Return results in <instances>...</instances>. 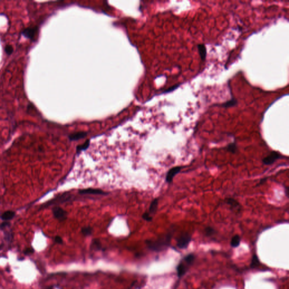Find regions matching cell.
Here are the masks:
<instances>
[{"mask_svg":"<svg viewBox=\"0 0 289 289\" xmlns=\"http://www.w3.org/2000/svg\"><path fill=\"white\" fill-rule=\"evenodd\" d=\"M79 193L81 194H101V195L107 194V193L103 192L102 190L98 189H93V188L81 189L79 190Z\"/></svg>","mask_w":289,"mask_h":289,"instance_id":"10","label":"cell"},{"mask_svg":"<svg viewBox=\"0 0 289 289\" xmlns=\"http://www.w3.org/2000/svg\"><path fill=\"white\" fill-rule=\"evenodd\" d=\"M38 32V27L37 26L30 27L24 29L22 31V34L24 37L34 40Z\"/></svg>","mask_w":289,"mask_h":289,"instance_id":"6","label":"cell"},{"mask_svg":"<svg viewBox=\"0 0 289 289\" xmlns=\"http://www.w3.org/2000/svg\"><path fill=\"white\" fill-rule=\"evenodd\" d=\"M34 252V250L32 248H27L24 251V253L26 255H30L31 254H33Z\"/></svg>","mask_w":289,"mask_h":289,"instance_id":"26","label":"cell"},{"mask_svg":"<svg viewBox=\"0 0 289 289\" xmlns=\"http://www.w3.org/2000/svg\"><path fill=\"white\" fill-rule=\"evenodd\" d=\"M5 52L6 54L8 55H11L12 53L14 52V49L13 47L10 45H6L5 47Z\"/></svg>","mask_w":289,"mask_h":289,"instance_id":"22","label":"cell"},{"mask_svg":"<svg viewBox=\"0 0 289 289\" xmlns=\"http://www.w3.org/2000/svg\"><path fill=\"white\" fill-rule=\"evenodd\" d=\"M92 246H93V249H96V250L100 249L101 244H100L99 241L97 240H93V242L92 243Z\"/></svg>","mask_w":289,"mask_h":289,"instance_id":"23","label":"cell"},{"mask_svg":"<svg viewBox=\"0 0 289 289\" xmlns=\"http://www.w3.org/2000/svg\"><path fill=\"white\" fill-rule=\"evenodd\" d=\"M52 212L54 218L60 222H63L67 219V212L60 207H54L52 210Z\"/></svg>","mask_w":289,"mask_h":289,"instance_id":"7","label":"cell"},{"mask_svg":"<svg viewBox=\"0 0 289 289\" xmlns=\"http://www.w3.org/2000/svg\"><path fill=\"white\" fill-rule=\"evenodd\" d=\"M225 202L228 205H229L232 210L234 211V212H238V213L240 212L241 210V206L240 203L236 199L232 198H228L225 199Z\"/></svg>","mask_w":289,"mask_h":289,"instance_id":"9","label":"cell"},{"mask_svg":"<svg viewBox=\"0 0 289 289\" xmlns=\"http://www.w3.org/2000/svg\"><path fill=\"white\" fill-rule=\"evenodd\" d=\"M53 289V287H49V288H48V289Z\"/></svg>","mask_w":289,"mask_h":289,"instance_id":"28","label":"cell"},{"mask_svg":"<svg viewBox=\"0 0 289 289\" xmlns=\"http://www.w3.org/2000/svg\"><path fill=\"white\" fill-rule=\"evenodd\" d=\"M55 242L57 243V244H62L63 243V240L62 238L60 236H56L55 237Z\"/></svg>","mask_w":289,"mask_h":289,"instance_id":"27","label":"cell"},{"mask_svg":"<svg viewBox=\"0 0 289 289\" xmlns=\"http://www.w3.org/2000/svg\"><path fill=\"white\" fill-rule=\"evenodd\" d=\"M197 47H198V52H199V56H200L201 60L203 61L206 60L207 56V49L206 46L203 44H200L197 45Z\"/></svg>","mask_w":289,"mask_h":289,"instance_id":"12","label":"cell"},{"mask_svg":"<svg viewBox=\"0 0 289 289\" xmlns=\"http://www.w3.org/2000/svg\"><path fill=\"white\" fill-rule=\"evenodd\" d=\"M81 233L84 236H89L92 233V228L89 226L84 227L81 229Z\"/></svg>","mask_w":289,"mask_h":289,"instance_id":"20","label":"cell"},{"mask_svg":"<svg viewBox=\"0 0 289 289\" xmlns=\"http://www.w3.org/2000/svg\"><path fill=\"white\" fill-rule=\"evenodd\" d=\"M143 218L144 220H146L147 222H151L153 219V218L151 216V215L148 212L144 213L143 214Z\"/></svg>","mask_w":289,"mask_h":289,"instance_id":"24","label":"cell"},{"mask_svg":"<svg viewBox=\"0 0 289 289\" xmlns=\"http://www.w3.org/2000/svg\"><path fill=\"white\" fill-rule=\"evenodd\" d=\"M240 237L238 235H235L233 236L230 241V246L232 247L236 248L238 247L240 244Z\"/></svg>","mask_w":289,"mask_h":289,"instance_id":"15","label":"cell"},{"mask_svg":"<svg viewBox=\"0 0 289 289\" xmlns=\"http://www.w3.org/2000/svg\"><path fill=\"white\" fill-rule=\"evenodd\" d=\"M10 226V223L9 222H3L2 224H0V229L1 230H5V229L9 228Z\"/></svg>","mask_w":289,"mask_h":289,"instance_id":"25","label":"cell"},{"mask_svg":"<svg viewBox=\"0 0 289 289\" xmlns=\"http://www.w3.org/2000/svg\"><path fill=\"white\" fill-rule=\"evenodd\" d=\"M71 197H72L71 194H68L67 193H64V194H62V195H60V196L57 197L56 198H55L54 199L50 200L49 202H48L47 203H45L44 204L42 205V208H46V207H47L52 206V205L55 204L63 203V202H67V200H69L70 199H71Z\"/></svg>","mask_w":289,"mask_h":289,"instance_id":"4","label":"cell"},{"mask_svg":"<svg viewBox=\"0 0 289 289\" xmlns=\"http://www.w3.org/2000/svg\"><path fill=\"white\" fill-rule=\"evenodd\" d=\"M281 158H284V156L281 155L280 153L278 151H273L267 157L264 158L262 161L264 164L269 165L272 164L277 160Z\"/></svg>","mask_w":289,"mask_h":289,"instance_id":"5","label":"cell"},{"mask_svg":"<svg viewBox=\"0 0 289 289\" xmlns=\"http://www.w3.org/2000/svg\"><path fill=\"white\" fill-rule=\"evenodd\" d=\"M195 258V255L193 254H189L184 257V259L177 267V273L179 277L183 276L186 273L189 267L194 262Z\"/></svg>","mask_w":289,"mask_h":289,"instance_id":"2","label":"cell"},{"mask_svg":"<svg viewBox=\"0 0 289 289\" xmlns=\"http://www.w3.org/2000/svg\"><path fill=\"white\" fill-rule=\"evenodd\" d=\"M15 216V212L12 211H8L4 212L1 216V219L5 222L10 220Z\"/></svg>","mask_w":289,"mask_h":289,"instance_id":"13","label":"cell"},{"mask_svg":"<svg viewBox=\"0 0 289 289\" xmlns=\"http://www.w3.org/2000/svg\"><path fill=\"white\" fill-rule=\"evenodd\" d=\"M259 264H260V261H259V258H258V256L256 255V254H254V255L252 256V258L251 263L250 267L252 268H255L258 267Z\"/></svg>","mask_w":289,"mask_h":289,"instance_id":"18","label":"cell"},{"mask_svg":"<svg viewBox=\"0 0 289 289\" xmlns=\"http://www.w3.org/2000/svg\"><path fill=\"white\" fill-rule=\"evenodd\" d=\"M182 168L183 167L176 166L169 169L168 172L167 173V175L165 176V181L167 183H169V184L171 183L174 177L175 176L177 173L180 172Z\"/></svg>","mask_w":289,"mask_h":289,"instance_id":"8","label":"cell"},{"mask_svg":"<svg viewBox=\"0 0 289 289\" xmlns=\"http://www.w3.org/2000/svg\"><path fill=\"white\" fill-rule=\"evenodd\" d=\"M192 240V236L188 233L181 234L177 240V246L180 249H185Z\"/></svg>","mask_w":289,"mask_h":289,"instance_id":"3","label":"cell"},{"mask_svg":"<svg viewBox=\"0 0 289 289\" xmlns=\"http://www.w3.org/2000/svg\"><path fill=\"white\" fill-rule=\"evenodd\" d=\"M238 149L237 143L234 141L233 143H230L229 145L226 146V150L232 154H235Z\"/></svg>","mask_w":289,"mask_h":289,"instance_id":"16","label":"cell"},{"mask_svg":"<svg viewBox=\"0 0 289 289\" xmlns=\"http://www.w3.org/2000/svg\"><path fill=\"white\" fill-rule=\"evenodd\" d=\"M158 206V199L157 198L154 199L152 202L150 204V207H149V214L154 215L155 214L156 211L157 210Z\"/></svg>","mask_w":289,"mask_h":289,"instance_id":"14","label":"cell"},{"mask_svg":"<svg viewBox=\"0 0 289 289\" xmlns=\"http://www.w3.org/2000/svg\"><path fill=\"white\" fill-rule=\"evenodd\" d=\"M173 231L171 230L165 235L159 238L157 240H147L146 244L148 248L154 251H161L168 247L170 244Z\"/></svg>","mask_w":289,"mask_h":289,"instance_id":"1","label":"cell"},{"mask_svg":"<svg viewBox=\"0 0 289 289\" xmlns=\"http://www.w3.org/2000/svg\"><path fill=\"white\" fill-rule=\"evenodd\" d=\"M237 104V101L236 99H231L228 101L224 102L222 104V106L223 107L225 108H228L230 107H233Z\"/></svg>","mask_w":289,"mask_h":289,"instance_id":"19","label":"cell"},{"mask_svg":"<svg viewBox=\"0 0 289 289\" xmlns=\"http://www.w3.org/2000/svg\"><path fill=\"white\" fill-rule=\"evenodd\" d=\"M90 143V140H86V141H85V143H83L82 145L78 146L77 147V149H76L77 153H79V152L82 151H84V150H86V149L89 147Z\"/></svg>","mask_w":289,"mask_h":289,"instance_id":"17","label":"cell"},{"mask_svg":"<svg viewBox=\"0 0 289 289\" xmlns=\"http://www.w3.org/2000/svg\"><path fill=\"white\" fill-rule=\"evenodd\" d=\"M86 135H87L86 132H76V133L70 135H69L68 138L71 141H76V140H79V139L85 137Z\"/></svg>","mask_w":289,"mask_h":289,"instance_id":"11","label":"cell"},{"mask_svg":"<svg viewBox=\"0 0 289 289\" xmlns=\"http://www.w3.org/2000/svg\"><path fill=\"white\" fill-rule=\"evenodd\" d=\"M204 232H205L206 234L208 236H210L212 235H214L215 233H216L215 230L211 226H208V227L206 228V229L204 230Z\"/></svg>","mask_w":289,"mask_h":289,"instance_id":"21","label":"cell"}]
</instances>
